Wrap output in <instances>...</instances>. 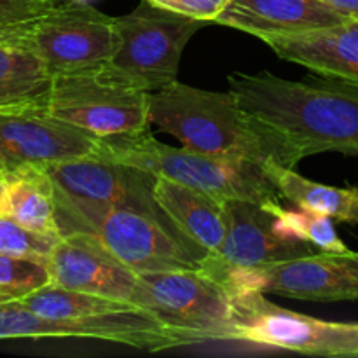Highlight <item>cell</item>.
Here are the masks:
<instances>
[{"label": "cell", "instance_id": "6da1fadb", "mask_svg": "<svg viewBox=\"0 0 358 358\" xmlns=\"http://www.w3.org/2000/svg\"><path fill=\"white\" fill-rule=\"evenodd\" d=\"M229 91L283 143L294 164L322 152L358 157V84L318 73L301 80L233 73Z\"/></svg>", "mask_w": 358, "mask_h": 358}, {"label": "cell", "instance_id": "7a4b0ae2", "mask_svg": "<svg viewBox=\"0 0 358 358\" xmlns=\"http://www.w3.org/2000/svg\"><path fill=\"white\" fill-rule=\"evenodd\" d=\"M149 122L194 152L296 166L283 143L248 115L231 91H205L173 80L149 93Z\"/></svg>", "mask_w": 358, "mask_h": 358}, {"label": "cell", "instance_id": "3957f363", "mask_svg": "<svg viewBox=\"0 0 358 358\" xmlns=\"http://www.w3.org/2000/svg\"><path fill=\"white\" fill-rule=\"evenodd\" d=\"M56 199L62 236L86 234L133 273L199 269L206 252L185 240L161 210L110 206L93 208Z\"/></svg>", "mask_w": 358, "mask_h": 358}, {"label": "cell", "instance_id": "277c9868", "mask_svg": "<svg viewBox=\"0 0 358 358\" xmlns=\"http://www.w3.org/2000/svg\"><path fill=\"white\" fill-rule=\"evenodd\" d=\"M94 154L129 164L150 177L168 178L201 191L219 201L248 199L261 205L280 203V194L266 164L240 157L201 154L166 145L145 131L101 136Z\"/></svg>", "mask_w": 358, "mask_h": 358}, {"label": "cell", "instance_id": "5b68a950", "mask_svg": "<svg viewBox=\"0 0 358 358\" xmlns=\"http://www.w3.org/2000/svg\"><path fill=\"white\" fill-rule=\"evenodd\" d=\"M149 93L108 63L51 77L45 108L96 136L135 135L149 124Z\"/></svg>", "mask_w": 358, "mask_h": 358}, {"label": "cell", "instance_id": "8992f818", "mask_svg": "<svg viewBox=\"0 0 358 358\" xmlns=\"http://www.w3.org/2000/svg\"><path fill=\"white\" fill-rule=\"evenodd\" d=\"M131 306L201 343L236 341L229 289L203 269L138 273Z\"/></svg>", "mask_w": 358, "mask_h": 358}, {"label": "cell", "instance_id": "52a82bcc", "mask_svg": "<svg viewBox=\"0 0 358 358\" xmlns=\"http://www.w3.org/2000/svg\"><path fill=\"white\" fill-rule=\"evenodd\" d=\"M205 24L142 0L129 14L115 17L117 48L108 65L143 90H159L177 80L182 52Z\"/></svg>", "mask_w": 358, "mask_h": 358}, {"label": "cell", "instance_id": "ba28073f", "mask_svg": "<svg viewBox=\"0 0 358 358\" xmlns=\"http://www.w3.org/2000/svg\"><path fill=\"white\" fill-rule=\"evenodd\" d=\"M236 341L317 357L358 358V324L325 322L269 303L254 290L231 292Z\"/></svg>", "mask_w": 358, "mask_h": 358}, {"label": "cell", "instance_id": "9c48e42d", "mask_svg": "<svg viewBox=\"0 0 358 358\" xmlns=\"http://www.w3.org/2000/svg\"><path fill=\"white\" fill-rule=\"evenodd\" d=\"M16 338H87L145 352L201 345L198 338L173 331L140 308L101 317L49 318L9 301L0 304V339Z\"/></svg>", "mask_w": 358, "mask_h": 358}, {"label": "cell", "instance_id": "30bf717a", "mask_svg": "<svg viewBox=\"0 0 358 358\" xmlns=\"http://www.w3.org/2000/svg\"><path fill=\"white\" fill-rule=\"evenodd\" d=\"M229 292L254 290L290 299L358 301V252H315L282 262L227 269L217 276Z\"/></svg>", "mask_w": 358, "mask_h": 358}, {"label": "cell", "instance_id": "8fae6325", "mask_svg": "<svg viewBox=\"0 0 358 358\" xmlns=\"http://www.w3.org/2000/svg\"><path fill=\"white\" fill-rule=\"evenodd\" d=\"M100 136L59 121L45 101L0 108V178L48 170L63 161L94 154Z\"/></svg>", "mask_w": 358, "mask_h": 358}, {"label": "cell", "instance_id": "7c38bea8", "mask_svg": "<svg viewBox=\"0 0 358 358\" xmlns=\"http://www.w3.org/2000/svg\"><path fill=\"white\" fill-rule=\"evenodd\" d=\"M13 45L34 52L51 76L105 65L117 48L115 17L84 0H72L41 17Z\"/></svg>", "mask_w": 358, "mask_h": 358}, {"label": "cell", "instance_id": "4fadbf2b", "mask_svg": "<svg viewBox=\"0 0 358 358\" xmlns=\"http://www.w3.org/2000/svg\"><path fill=\"white\" fill-rule=\"evenodd\" d=\"M276 205H261L248 199L224 201L226 234L215 254H206L201 268L212 278L227 269L282 262L315 254L310 241L296 236L285 226Z\"/></svg>", "mask_w": 358, "mask_h": 358}, {"label": "cell", "instance_id": "5bb4252c", "mask_svg": "<svg viewBox=\"0 0 358 358\" xmlns=\"http://www.w3.org/2000/svg\"><path fill=\"white\" fill-rule=\"evenodd\" d=\"M55 194L93 208L135 206L161 210L154 201V177L129 164L98 154L63 161L48 168Z\"/></svg>", "mask_w": 358, "mask_h": 358}, {"label": "cell", "instance_id": "9a60e30c", "mask_svg": "<svg viewBox=\"0 0 358 358\" xmlns=\"http://www.w3.org/2000/svg\"><path fill=\"white\" fill-rule=\"evenodd\" d=\"M45 264L52 285L131 304L136 273L112 259L86 234L59 238Z\"/></svg>", "mask_w": 358, "mask_h": 358}, {"label": "cell", "instance_id": "2e32d148", "mask_svg": "<svg viewBox=\"0 0 358 358\" xmlns=\"http://www.w3.org/2000/svg\"><path fill=\"white\" fill-rule=\"evenodd\" d=\"M262 41L287 62L306 66L318 76L358 84V20Z\"/></svg>", "mask_w": 358, "mask_h": 358}, {"label": "cell", "instance_id": "e0dca14e", "mask_svg": "<svg viewBox=\"0 0 358 358\" xmlns=\"http://www.w3.org/2000/svg\"><path fill=\"white\" fill-rule=\"evenodd\" d=\"M346 21L318 0H227L213 23L247 31L254 37L301 34Z\"/></svg>", "mask_w": 358, "mask_h": 358}, {"label": "cell", "instance_id": "ac0fdd59", "mask_svg": "<svg viewBox=\"0 0 358 358\" xmlns=\"http://www.w3.org/2000/svg\"><path fill=\"white\" fill-rule=\"evenodd\" d=\"M154 201L187 241L215 254L226 234L224 201L168 178H154Z\"/></svg>", "mask_w": 358, "mask_h": 358}, {"label": "cell", "instance_id": "d6986e66", "mask_svg": "<svg viewBox=\"0 0 358 358\" xmlns=\"http://www.w3.org/2000/svg\"><path fill=\"white\" fill-rule=\"evenodd\" d=\"M280 198L289 199L299 208L322 213L332 220L345 224H358V187H334L318 184L296 173L294 168L280 164H266Z\"/></svg>", "mask_w": 358, "mask_h": 358}, {"label": "cell", "instance_id": "ffe728a7", "mask_svg": "<svg viewBox=\"0 0 358 358\" xmlns=\"http://www.w3.org/2000/svg\"><path fill=\"white\" fill-rule=\"evenodd\" d=\"M3 217L34 233L62 236L56 224L55 187L48 171L31 170L6 182Z\"/></svg>", "mask_w": 358, "mask_h": 358}, {"label": "cell", "instance_id": "44dd1931", "mask_svg": "<svg viewBox=\"0 0 358 358\" xmlns=\"http://www.w3.org/2000/svg\"><path fill=\"white\" fill-rule=\"evenodd\" d=\"M51 73L28 49L0 44V108L45 101Z\"/></svg>", "mask_w": 358, "mask_h": 358}, {"label": "cell", "instance_id": "7402d4cb", "mask_svg": "<svg viewBox=\"0 0 358 358\" xmlns=\"http://www.w3.org/2000/svg\"><path fill=\"white\" fill-rule=\"evenodd\" d=\"M16 301L31 313L49 318L101 317V315L135 310L131 304L122 303V301L77 292V290L63 289V287L52 285V283H48Z\"/></svg>", "mask_w": 358, "mask_h": 358}, {"label": "cell", "instance_id": "603a6c76", "mask_svg": "<svg viewBox=\"0 0 358 358\" xmlns=\"http://www.w3.org/2000/svg\"><path fill=\"white\" fill-rule=\"evenodd\" d=\"M51 283L45 259L0 254V290L14 299Z\"/></svg>", "mask_w": 358, "mask_h": 358}, {"label": "cell", "instance_id": "cb8c5ba5", "mask_svg": "<svg viewBox=\"0 0 358 358\" xmlns=\"http://www.w3.org/2000/svg\"><path fill=\"white\" fill-rule=\"evenodd\" d=\"M72 0H0V44L20 41L41 17Z\"/></svg>", "mask_w": 358, "mask_h": 358}, {"label": "cell", "instance_id": "d4e9b609", "mask_svg": "<svg viewBox=\"0 0 358 358\" xmlns=\"http://www.w3.org/2000/svg\"><path fill=\"white\" fill-rule=\"evenodd\" d=\"M275 212L296 236L310 241L313 247H318L324 252L348 250L346 245L339 240L331 217L310 212L306 208H301L297 212L296 210H285L282 205H276Z\"/></svg>", "mask_w": 358, "mask_h": 358}, {"label": "cell", "instance_id": "484cf974", "mask_svg": "<svg viewBox=\"0 0 358 358\" xmlns=\"http://www.w3.org/2000/svg\"><path fill=\"white\" fill-rule=\"evenodd\" d=\"M59 238L62 236L34 233L9 217L0 215V254L28 255L48 261Z\"/></svg>", "mask_w": 358, "mask_h": 358}, {"label": "cell", "instance_id": "4316f807", "mask_svg": "<svg viewBox=\"0 0 358 358\" xmlns=\"http://www.w3.org/2000/svg\"><path fill=\"white\" fill-rule=\"evenodd\" d=\"M163 9L173 10L182 16L192 17V20L213 23L220 10L226 7L227 0H147Z\"/></svg>", "mask_w": 358, "mask_h": 358}, {"label": "cell", "instance_id": "83f0119b", "mask_svg": "<svg viewBox=\"0 0 358 358\" xmlns=\"http://www.w3.org/2000/svg\"><path fill=\"white\" fill-rule=\"evenodd\" d=\"M318 2L325 3L346 20H358V0H318Z\"/></svg>", "mask_w": 358, "mask_h": 358}, {"label": "cell", "instance_id": "f1b7e54d", "mask_svg": "<svg viewBox=\"0 0 358 358\" xmlns=\"http://www.w3.org/2000/svg\"><path fill=\"white\" fill-rule=\"evenodd\" d=\"M3 187H6V182L0 178V215H3Z\"/></svg>", "mask_w": 358, "mask_h": 358}, {"label": "cell", "instance_id": "f546056e", "mask_svg": "<svg viewBox=\"0 0 358 358\" xmlns=\"http://www.w3.org/2000/svg\"><path fill=\"white\" fill-rule=\"evenodd\" d=\"M9 301H16V299H14L13 296H9V294H6V292H2V290H0V304L9 303Z\"/></svg>", "mask_w": 358, "mask_h": 358}]
</instances>
